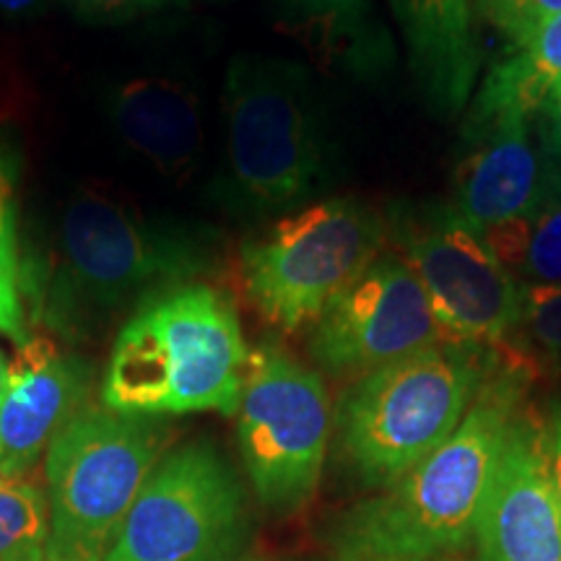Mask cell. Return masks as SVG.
I'll use <instances>...</instances> for the list:
<instances>
[{
    "mask_svg": "<svg viewBox=\"0 0 561 561\" xmlns=\"http://www.w3.org/2000/svg\"><path fill=\"white\" fill-rule=\"evenodd\" d=\"M390 5L432 107L445 115L466 107L479 76L471 0H390Z\"/></svg>",
    "mask_w": 561,
    "mask_h": 561,
    "instance_id": "2e32d148",
    "label": "cell"
},
{
    "mask_svg": "<svg viewBox=\"0 0 561 561\" xmlns=\"http://www.w3.org/2000/svg\"><path fill=\"white\" fill-rule=\"evenodd\" d=\"M224 125L229 201L242 210L291 208L325 182L318 96L299 62L237 55L224 79Z\"/></svg>",
    "mask_w": 561,
    "mask_h": 561,
    "instance_id": "277c9868",
    "label": "cell"
},
{
    "mask_svg": "<svg viewBox=\"0 0 561 561\" xmlns=\"http://www.w3.org/2000/svg\"><path fill=\"white\" fill-rule=\"evenodd\" d=\"M248 359L234 305L214 286H178L125 322L104 377V405L151 419L198 411L231 416Z\"/></svg>",
    "mask_w": 561,
    "mask_h": 561,
    "instance_id": "7a4b0ae2",
    "label": "cell"
},
{
    "mask_svg": "<svg viewBox=\"0 0 561 561\" xmlns=\"http://www.w3.org/2000/svg\"><path fill=\"white\" fill-rule=\"evenodd\" d=\"M5 385H9V362H5L3 351H0V403H3Z\"/></svg>",
    "mask_w": 561,
    "mask_h": 561,
    "instance_id": "83f0119b",
    "label": "cell"
},
{
    "mask_svg": "<svg viewBox=\"0 0 561 561\" xmlns=\"http://www.w3.org/2000/svg\"><path fill=\"white\" fill-rule=\"evenodd\" d=\"M546 421V442H549V460L553 486H557L559 507H561V401H553Z\"/></svg>",
    "mask_w": 561,
    "mask_h": 561,
    "instance_id": "d4e9b609",
    "label": "cell"
},
{
    "mask_svg": "<svg viewBox=\"0 0 561 561\" xmlns=\"http://www.w3.org/2000/svg\"><path fill=\"white\" fill-rule=\"evenodd\" d=\"M530 112L500 83L483 81L468 123L471 149L455 172L453 210L479 234L520 219L543 187Z\"/></svg>",
    "mask_w": 561,
    "mask_h": 561,
    "instance_id": "7c38bea8",
    "label": "cell"
},
{
    "mask_svg": "<svg viewBox=\"0 0 561 561\" xmlns=\"http://www.w3.org/2000/svg\"><path fill=\"white\" fill-rule=\"evenodd\" d=\"M47 0H0V13L9 19H24L37 13Z\"/></svg>",
    "mask_w": 561,
    "mask_h": 561,
    "instance_id": "484cf974",
    "label": "cell"
},
{
    "mask_svg": "<svg viewBox=\"0 0 561 561\" xmlns=\"http://www.w3.org/2000/svg\"><path fill=\"white\" fill-rule=\"evenodd\" d=\"M494 354L437 343L351 385L335 426L356 476L390 489L430 458L471 409Z\"/></svg>",
    "mask_w": 561,
    "mask_h": 561,
    "instance_id": "3957f363",
    "label": "cell"
},
{
    "mask_svg": "<svg viewBox=\"0 0 561 561\" xmlns=\"http://www.w3.org/2000/svg\"><path fill=\"white\" fill-rule=\"evenodd\" d=\"M553 104H561V87L557 89V94L551 96V102H549V107H553Z\"/></svg>",
    "mask_w": 561,
    "mask_h": 561,
    "instance_id": "f546056e",
    "label": "cell"
},
{
    "mask_svg": "<svg viewBox=\"0 0 561 561\" xmlns=\"http://www.w3.org/2000/svg\"><path fill=\"white\" fill-rule=\"evenodd\" d=\"M385 237L380 214L359 201L314 203L242 244V289L268 325L294 333L380 257Z\"/></svg>",
    "mask_w": 561,
    "mask_h": 561,
    "instance_id": "8992f818",
    "label": "cell"
},
{
    "mask_svg": "<svg viewBox=\"0 0 561 561\" xmlns=\"http://www.w3.org/2000/svg\"><path fill=\"white\" fill-rule=\"evenodd\" d=\"M430 561H458V559H430Z\"/></svg>",
    "mask_w": 561,
    "mask_h": 561,
    "instance_id": "4dcf8cb0",
    "label": "cell"
},
{
    "mask_svg": "<svg viewBox=\"0 0 561 561\" xmlns=\"http://www.w3.org/2000/svg\"><path fill=\"white\" fill-rule=\"evenodd\" d=\"M50 507L30 479L0 476V561H47Z\"/></svg>",
    "mask_w": 561,
    "mask_h": 561,
    "instance_id": "ffe728a7",
    "label": "cell"
},
{
    "mask_svg": "<svg viewBox=\"0 0 561 561\" xmlns=\"http://www.w3.org/2000/svg\"><path fill=\"white\" fill-rule=\"evenodd\" d=\"M473 543L479 561H561V507L546 421L530 405L512 426Z\"/></svg>",
    "mask_w": 561,
    "mask_h": 561,
    "instance_id": "4fadbf2b",
    "label": "cell"
},
{
    "mask_svg": "<svg viewBox=\"0 0 561 561\" xmlns=\"http://www.w3.org/2000/svg\"><path fill=\"white\" fill-rule=\"evenodd\" d=\"M242 520V489L206 442L157 462L104 561H221Z\"/></svg>",
    "mask_w": 561,
    "mask_h": 561,
    "instance_id": "30bf717a",
    "label": "cell"
},
{
    "mask_svg": "<svg viewBox=\"0 0 561 561\" xmlns=\"http://www.w3.org/2000/svg\"><path fill=\"white\" fill-rule=\"evenodd\" d=\"M483 11L523 50L533 32L561 13V0H481Z\"/></svg>",
    "mask_w": 561,
    "mask_h": 561,
    "instance_id": "603a6c76",
    "label": "cell"
},
{
    "mask_svg": "<svg viewBox=\"0 0 561 561\" xmlns=\"http://www.w3.org/2000/svg\"><path fill=\"white\" fill-rule=\"evenodd\" d=\"M551 115H553V123H557V140H559V151H561V104H553Z\"/></svg>",
    "mask_w": 561,
    "mask_h": 561,
    "instance_id": "f1b7e54d",
    "label": "cell"
},
{
    "mask_svg": "<svg viewBox=\"0 0 561 561\" xmlns=\"http://www.w3.org/2000/svg\"><path fill=\"white\" fill-rule=\"evenodd\" d=\"M291 30L351 62L375 60L377 42L367 30V0H273Z\"/></svg>",
    "mask_w": 561,
    "mask_h": 561,
    "instance_id": "ac0fdd59",
    "label": "cell"
},
{
    "mask_svg": "<svg viewBox=\"0 0 561 561\" xmlns=\"http://www.w3.org/2000/svg\"><path fill=\"white\" fill-rule=\"evenodd\" d=\"M331 426V401L314 371L268 343L250 351L237 409V439L263 504L297 510L312 500L325 466Z\"/></svg>",
    "mask_w": 561,
    "mask_h": 561,
    "instance_id": "ba28073f",
    "label": "cell"
},
{
    "mask_svg": "<svg viewBox=\"0 0 561 561\" xmlns=\"http://www.w3.org/2000/svg\"><path fill=\"white\" fill-rule=\"evenodd\" d=\"M58 242V273L47 289L68 307H115L144 294L159 297L208 268L201 237L146 219L128 203L89 187L62 210Z\"/></svg>",
    "mask_w": 561,
    "mask_h": 561,
    "instance_id": "52a82bcc",
    "label": "cell"
},
{
    "mask_svg": "<svg viewBox=\"0 0 561 561\" xmlns=\"http://www.w3.org/2000/svg\"><path fill=\"white\" fill-rule=\"evenodd\" d=\"M442 343L439 322L401 255H380L314 320L310 351L333 375L364 377Z\"/></svg>",
    "mask_w": 561,
    "mask_h": 561,
    "instance_id": "8fae6325",
    "label": "cell"
},
{
    "mask_svg": "<svg viewBox=\"0 0 561 561\" xmlns=\"http://www.w3.org/2000/svg\"><path fill=\"white\" fill-rule=\"evenodd\" d=\"M515 333H523L543 362L561 369V284L523 289L520 325Z\"/></svg>",
    "mask_w": 561,
    "mask_h": 561,
    "instance_id": "7402d4cb",
    "label": "cell"
},
{
    "mask_svg": "<svg viewBox=\"0 0 561 561\" xmlns=\"http://www.w3.org/2000/svg\"><path fill=\"white\" fill-rule=\"evenodd\" d=\"M70 11L91 24H117V21H130L153 13L178 0H66Z\"/></svg>",
    "mask_w": 561,
    "mask_h": 561,
    "instance_id": "cb8c5ba5",
    "label": "cell"
},
{
    "mask_svg": "<svg viewBox=\"0 0 561 561\" xmlns=\"http://www.w3.org/2000/svg\"><path fill=\"white\" fill-rule=\"evenodd\" d=\"M398 244L430 297L442 343L500 348L517 331L523 286L453 208L405 216Z\"/></svg>",
    "mask_w": 561,
    "mask_h": 561,
    "instance_id": "9c48e42d",
    "label": "cell"
},
{
    "mask_svg": "<svg viewBox=\"0 0 561 561\" xmlns=\"http://www.w3.org/2000/svg\"><path fill=\"white\" fill-rule=\"evenodd\" d=\"M117 136L159 174L182 180L195 170L203 146L198 94L170 76H138L110 96Z\"/></svg>",
    "mask_w": 561,
    "mask_h": 561,
    "instance_id": "9a60e30c",
    "label": "cell"
},
{
    "mask_svg": "<svg viewBox=\"0 0 561 561\" xmlns=\"http://www.w3.org/2000/svg\"><path fill=\"white\" fill-rule=\"evenodd\" d=\"M81 392V369L50 339H30L9 364L0 403V476L24 479L47 453Z\"/></svg>",
    "mask_w": 561,
    "mask_h": 561,
    "instance_id": "5bb4252c",
    "label": "cell"
},
{
    "mask_svg": "<svg viewBox=\"0 0 561 561\" xmlns=\"http://www.w3.org/2000/svg\"><path fill=\"white\" fill-rule=\"evenodd\" d=\"M489 79L500 83L530 115L549 107L561 87V13L543 21L523 50L491 68Z\"/></svg>",
    "mask_w": 561,
    "mask_h": 561,
    "instance_id": "d6986e66",
    "label": "cell"
},
{
    "mask_svg": "<svg viewBox=\"0 0 561 561\" xmlns=\"http://www.w3.org/2000/svg\"><path fill=\"white\" fill-rule=\"evenodd\" d=\"M161 426L151 416L76 413L45 453L50 541L47 561H104L159 462Z\"/></svg>",
    "mask_w": 561,
    "mask_h": 561,
    "instance_id": "5b68a950",
    "label": "cell"
},
{
    "mask_svg": "<svg viewBox=\"0 0 561 561\" xmlns=\"http://www.w3.org/2000/svg\"><path fill=\"white\" fill-rule=\"evenodd\" d=\"M13 178H16V172H13L11 161L0 157V195H13Z\"/></svg>",
    "mask_w": 561,
    "mask_h": 561,
    "instance_id": "4316f807",
    "label": "cell"
},
{
    "mask_svg": "<svg viewBox=\"0 0 561 561\" xmlns=\"http://www.w3.org/2000/svg\"><path fill=\"white\" fill-rule=\"evenodd\" d=\"M525 409L528 367L496 348L458 430L401 481L351 512L341 533L343 561L453 559L473 543L512 426Z\"/></svg>",
    "mask_w": 561,
    "mask_h": 561,
    "instance_id": "6da1fadb",
    "label": "cell"
},
{
    "mask_svg": "<svg viewBox=\"0 0 561 561\" xmlns=\"http://www.w3.org/2000/svg\"><path fill=\"white\" fill-rule=\"evenodd\" d=\"M512 278L530 286L561 284V178L549 172L528 214L481 234Z\"/></svg>",
    "mask_w": 561,
    "mask_h": 561,
    "instance_id": "e0dca14e",
    "label": "cell"
},
{
    "mask_svg": "<svg viewBox=\"0 0 561 561\" xmlns=\"http://www.w3.org/2000/svg\"><path fill=\"white\" fill-rule=\"evenodd\" d=\"M0 335L16 343V348L32 339L21 301L16 216L11 195H0Z\"/></svg>",
    "mask_w": 561,
    "mask_h": 561,
    "instance_id": "44dd1931",
    "label": "cell"
}]
</instances>
